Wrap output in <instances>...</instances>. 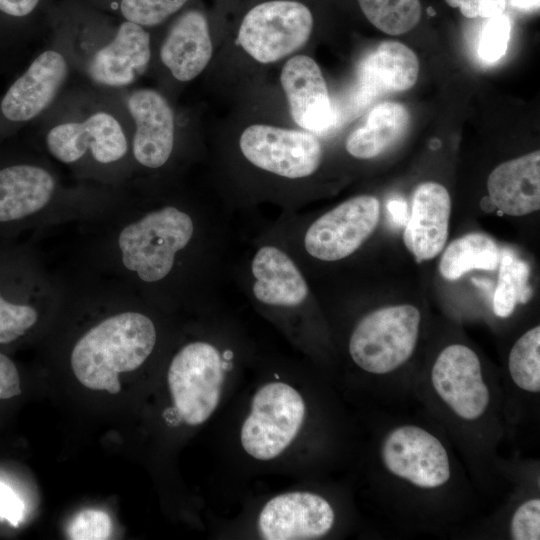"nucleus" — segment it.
I'll use <instances>...</instances> for the list:
<instances>
[{"instance_id":"36","label":"nucleus","mask_w":540,"mask_h":540,"mask_svg":"<svg viewBox=\"0 0 540 540\" xmlns=\"http://www.w3.org/2000/svg\"><path fill=\"white\" fill-rule=\"evenodd\" d=\"M511 4L521 10H534L539 8V0H511Z\"/></svg>"},{"instance_id":"7","label":"nucleus","mask_w":540,"mask_h":540,"mask_svg":"<svg viewBox=\"0 0 540 540\" xmlns=\"http://www.w3.org/2000/svg\"><path fill=\"white\" fill-rule=\"evenodd\" d=\"M307 418V404L292 383L266 381L252 394L239 427L243 452L258 462H271L295 443Z\"/></svg>"},{"instance_id":"28","label":"nucleus","mask_w":540,"mask_h":540,"mask_svg":"<svg viewBox=\"0 0 540 540\" xmlns=\"http://www.w3.org/2000/svg\"><path fill=\"white\" fill-rule=\"evenodd\" d=\"M188 0H119L118 9L124 20L144 28L163 23L180 10Z\"/></svg>"},{"instance_id":"6","label":"nucleus","mask_w":540,"mask_h":540,"mask_svg":"<svg viewBox=\"0 0 540 540\" xmlns=\"http://www.w3.org/2000/svg\"><path fill=\"white\" fill-rule=\"evenodd\" d=\"M230 352L214 340L194 339L174 353L167 369L174 423L197 427L213 416L233 366Z\"/></svg>"},{"instance_id":"21","label":"nucleus","mask_w":540,"mask_h":540,"mask_svg":"<svg viewBox=\"0 0 540 540\" xmlns=\"http://www.w3.org/2000/svg\"><path fill=\"white\" fill-rule=\"evenodd\" d=\"M489 197L500 212L523 216L540 208V151L497 166L487 180Z\"/></svg>"},{"instance_id":"19","label":"nucleus","mask_w":540,"mask_h":540,"mask_svg":"<svg viewBox=\"0 0 540 540\" xmlns=\"http://www.w3.org/2000/svg\"><path fill=\"white\" fill-rule=\"evenodd\" d=\"M450 210V195L443 185L424 182L415 189L403 240L418 262L432 259L443 250Z\"/></svg>"},{"instance_id":"34","label":"nucleus","mask_w":540,"mask_h":540,"mask_svg":"<svg viewBox=\"0 0 540 540\" xmlns=\"http://www.w3.org/2000/svg\"><path fill=\"white\" fill-rule=\"evenodd\" d=\"M20 393L18 370L13 361L0 352V399H9Z\"/></svg>"},{"instance_id":"29","label":"nucleus","mask_w":540,"mask_h":540,"mask_svg":"<svg viewBox=\"0 0 540 540\" xmlns=\"http://www.w3.org/2000/svg\"><path fill=\"white\" fill-rule=\"evenodd\" d=\"M511 21L504 13L489 18L484 24L478 46L479 57L486 63L498 61L506 52Z\"/></svg>"},{"instance_id":"9","label":"nucleus","mask_w":540,"mask_h":540,"mask_svg":"<svg viewBox=\"0 0 540 540\" xmlns=\"http://www.w3.org/2000/svg\"><path fill=\"white\" fill-rule=\"evenodd\" d=\"M313 27L310 10L289 0L268 1L253 7L238 32L242 48L260 63L276 62L308 41Z\"/></svg>"},{"instance_id":"15","label":"nucleus","mask_w":540,"mask_h":540,"mask_svg":"<svg viewBox=\"0 0 540 540\" xmlns=\"http://www.w3.org/2000/svg\"><path fill=\"white\" fill-rule=\"evenodd\" d=\"M436 394L459 418L479 419L487 410L490 394L477 354L462 344L444 348L431 370Z\"/></svg>"},{"instance_id":"12","label":"nucleus","mask_w":540,"mask_h":540,"mask_svg":"<svg viewBox=\"0 0 540 540\" xmlns=\"http://www.w3.org/2000/svg\"><path fill=\"white\" fill-rule=\"evenodd\" d=\"M376 197L350 198L319 216L304 233L305 251L313 258L334 262L353 254L373 233L379 220Z\"/></svg>"},{"instance_id":"24","label":"nucleus","mask_w":540,"mask_h":540,"mask_svg":"<svg viewBox=\"0 0 540 540\" xmlns=\"http://www.w3.org/2000/svg\"><path fill=\"white\" fill-rule=\"evenodd\" d=\"M499 275L493 295L494 313L501 318L510 316L518 303H526L532 296L529 285L530 268L526 261L512 251H502Z\"/></svg>"},{"instance_id":"25","label":"nucleus","mask_w":540,"mask_h":540,"mask_svg":"<svg viewBox=\"0 0 540 540\" xmlns=\"http://www.w3.org/2000/svg\"><path fill=\"white\" fill-rule=\"evenodd\" d=\"M366 18L389 35L404 34L421 18L419 0H358Z\"/></svg>"},{"instance_id":"2","label":"nucleus","mask_w":540,"mask_h":540,"mask_svg":"<svg viewBox=\"0 0 540 540\" xmlns=\"http://www.w3.org/2000/svg\"><path fill=\"white\" fill-rule=\"evenodd\" d=\"M40 122L43 153L79 182L117 187L132 180L131 121L117 92L66 88Z\"/></svg>"},{"instance_id":"30","label":"nucleus","mask_w":540,"mask_h":540,"mask_svg":"<svg viewBox=\"0 0 540 540\" xmlns=\"http://www.w3.org/2000/svg\"><path fill=\"white\" fill-rule=\"evenodd\" d=\"M112 530L110 517L107 513L87 509L78 513L68 526V536L73 540H103L108 539Z\"/></svg>"},{"instance_id":"27","label":"nucleus","mask_w":540,"mask_h":540,"mask_svg":"<svg viewBox=\"0 0 540 540\" xmlns=\"http://www.w3.org/2000/svg\"><path fill=\"white\" fill-rule=\"evenodd\" d=\"M48 309L14 304L0 295V344L16 341L37 325Z\"/></svg>"},{"instance_id":"4","label":"nucleus","mask_w":540,"mask_h":540,"mask_svg":"<svg viewBox=\"0 0 540 540\" xmlns=\"http://www.w3.org/2000/svg\"><path fill=\"white\" fill-rule=\"evenodd\" d=\"M109 190L84 182L67 186L43 153L0 168V223L26 222L43 229L78 223L102 205Z\"/></svg>"},{"instance_id":"32","label":"nucleus","mask_w":540,"mask_h":540,"mask_svg":"<svg viewBox=\"0 0 540 540\" xmlns=\"http://www.w3.org/2000/svg\"><path fill=\"white\" fill-rule=\"evenodd\" d=\"M451 7H459L467 18H492L502 14L506 0H445Z\"/></svg>"},{"instance_id":"18","label":"nucleus","mask_w":540,"mask_h":540,"mask_svg":"<svg viewBox=\"0 0 540 540\" xmlns=\"http://www.w3.org/2000/svg\"><path fill=\"white\" fill-rule=\"evenodd\" d=\"M280 81L292 118L300 127L323 133L337 123L326 82L312 58L306 55L290 58L282 68Z\"/></svg>"},{"instance_id":"1","label":"nucleus","mask_w":540,"mask_h":540,"mask_svg":"<svg viewBox=\"0 0 540 540\" xmlns=\"http://www.w3.org/2000/svg\"><path fill=\"white\" fill-rule=\"evenodd\" d=\"M78 224V268L121 284L151 305L192 296L203 231L189 206L143 200L127 182L113 187Z\"/></svg>"},{"instance_id":"35","label":"nucleus","mask_w":540,"mask_h":540,"mask_svg":"<svg viewBox=\"0 0 540 540\" xmlns=\"http://www.w3.org/2000/svg\"><path fill=\"white\" fill-rule=\"evenodd\" d=\"M41 0H0V12L4 15L22 19L36 11Z\"/></svg>"},{"instance_id":"33","label":"nucleus","mask_w":540,"mask_h":540,"mask_svg":"<svg viewBox=\"0 0 540 540\" xmlns=\"http://www.w3.org/2000/svg\"><path fill=\"white\" fill-rule=\"evenodd\" d=\"M24 515V503L12 488L0 482V519L18 526Z\"/></svg>"},{"instance_id":"13","label":"nucleus","mask_w":540,"mask_h":540,"mask_svg":"<svg viewBox=\"0 0 540 540\" xmlns=\"http://www.w3.org/2000/svg\"><path fill=\"white\" fill-rule=\"evenodd\" d=\"M381 459L389 473L420 488H437L450 478L445 447L418 426L404 425L391 430L383 440Z\"/></svg>"},{"instance_id":"17","label":"nucleus","mask_w":540,"mask_h":540,"mask_svg":"<svg viewBox=\"0 0 540 540\" xmlns=\"http://www.w3.org/2000/svg\"><path fill=\"white\" fill-rule=\"evenodd\" d=\"M251 294L270 310L292 313L309 297V286L294 259L281 247H259L250 262Z\"/></svg>"},{"instance_id":"23","label":"nucleus","mask_w":540,"mask_h":540,"mask_svg":"<svg viewBox=\"0 0 540 540\" xmlns=\"http://www.w3.org/2000/svg\"><path fill=\"white\" fill-rule=\"evenodd\" d=\"M495 241L483 233H469L452 241L440 260V273L447 280L459 279L473 270H494L500 260Z\"/></svg>"},{"instance_id":"14","label":"nucleus","mask_w":540,"mask_h":540,"mask_svg":"<svg viewBox=\"0 0 540 540\" xmlns=\"http://www.w3.org/2000/svg\"><path fill=\"white\" fill-rule=\"evenodd\" d=\"M335 518L324 497L294 490L271 497L260 509L256 527L260 538L266 540H312L327 535Z\"/></svg>"},{"instance_id":"16","label":"nucleus","mask_w":540,"mask_h":540,"mask_svg":"<svg viewBox=\"0 0 540 540\" xmlns=\"http://www.w3.org/2000/svg\"><path fill=\"white\" fill-rule=\"evenodd\" d=\"M419 62L415 53L397 41H383L360 63L357 83L347 104L359 111L381 95L409 90L417 81Z\"/></svg>"},{"instance_id":"10","label":"nucleus","mask_w":540,"mask_h":540,"mask_svg":"<svg viewBox=\"0 0 540 540\" xmlns=\"http://www.w3.org/2000/svg\"><path fill=\"white\" fill-rule=\"evenodd\" d=\"M131 121V157L137 169L165 167L175 148V114L169 101L151 88L117 92Z\"/></svg>"},{"instance_id":"8","label":"nucleus","mask_w":540,"mask_h":540,"mask_svg":"<svg viewBox=\"0 0 540 540\" xmlns=\"http://www.w3.org/2000/svg\"><path fill=\"white\" fill-rule=\"evenodd\" d=\"M421 315L408 304L377 309L364 316L353 329L348 344L352 361L371 374H387L412 355Z\"/></svg>"},{"instance_id":"38","label":"nucleus","mask_w":540,"mask_h":540,"mask_svg":"<svg viewBox=\"0 0 540 540\" xmlns=\"http://www.w3.org/2000/svg\"><path fill=\"white\" fill-rule=\"evenodd\" d=\"M426 11H427V14L429 16H435L436 15V11L432 7H428Z\"/></svg>"},{"instance_id":"22","label":"nucleus","mask_w":540,"mask_h":540,"mask_svg":"<svg viewBox=\"0 0 540 540\" xmlns=\"http://www.w3.org/2000/svg\"><path fill=\"white\" fill-rule=\"evenodd\" d=\"M410 115L397 102H382L368 113L363 126L347 138L346 150L355 158H374L394 145L406 133Z\"/></svg>"},{"instance_id":"3","label":"nucleus","mask_w":540,"mask_h":540,"mask_svg":"<svg viewBox=\"0 0 540 540\" xmlns=\"http://www.w3.org/2000/svg\"><path fill=\"white\" fill-rule=\"evenodd\" d=\"M111 281V310L77 337L69 364L85 387L116 394L121 389L120 374L137 370L155 351L158 328L143 308L148 302Z\"/></svg>"},{"instance_id":"11","label":"nucleus","mask_w":540,"mask_h":540,"mask_svg":"<svg viewBox=\"0 0 540 540\" xmlns=\"http://www.w3.org/2000/svg\"><path fill=\"white\" fill-rule=\"evenodd\" d=\"M239 147L255 167L287 179L312 175L322 159V147L314 133L264 124L247 127Z\"/></svg>"},{"instance_id":"26","label":"nucleus","mask_w":540,"mask_h":540,"mask_svg":"<svg viewBox=\"0 0 540 540\" xmlns=\"http://www.w3.org/2000/svg\"><path fill=\"white\" fill-rule=\"evenodd\" d=\"M513 382L532 393L540 391V327L525 332L513 345L508 359Z\"/></svg>"},{"instance_id":"31","label":"nucleus","mask_w":540,"mask_h":540,"mask_svg":"<svg viewBox=\"0 0 540 540\" xmlns=\"http://www.w3.org/2000/svg\"><path fill=\"white\" fill-rule=\"evenodd\" d=\"M510 534L514 540L540 539L539 498L530 499L516 509L511 520Z\"/></svg>"},{"instance_id":"20","label":"nucleus","mask_w":540,"mask_h":540,"mask_svg":"<svg viewBox=\"0 0 540 540\" xmlns=\"http://www.w3.org/2000/svg\"><path fill=\"white\" fill-rule=\"evenodd\" d=\"M212 53L206 17L198 10H189L168 30L159 49V59L176 81L184 83L201 74Z\"/></svg>"},{"instance_id":"37","label":"nucleus","mask_w":540,"mask_h":540,"mask_svg":"<svg viewBox=\"0 0 540 540\" xmlns=\"http://www.w3.org/2000/svg\"><path fill=\"white\" fill-rule=\"evenodd\" d=\"M481 208L485 211V212H491L493 211L496 207L495 205L493 204L491 198L489 196L487 197H484L482 200H481Z\"/></svg>"},{"instance_id":"5","label":"nucleus","mask_w":540,"mask_h":540,"mask_svg":"<svg viewBox=\"0 0 540 540\" xmlns=\"http://www.w3.org/2000/svg\"><path fill=\"white\" fill-rule=\"evenodd\" d=\"M73 71L89 86L119 92L131 88L150 66L151 37L146 28L122 20L110 30L81 29L55 36Z\"/></svg>"}]
</instances>
